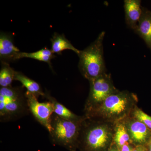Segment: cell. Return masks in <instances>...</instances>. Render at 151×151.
Instances as JSON below:
<instances>
[{"instance_id": "e0dca14e", "label": "cell", "mask_w": 151, "mask_h": 151, "mask_svg": "<svg viewBox=\"0 0 151 151\" xmlns=\"http://www.w3.org/2000/svg\"><path fill=\"white\" fill-rule=\"evenodd\" d=\"M1 63L0 70V86L1 87H10L13 81L14 80L15 70L10 67L9 63Z\"/></svg>"}, {"instance_id": "9a60e30c", "label": "cell", "mask_w": 151, "mask_h": 151, "mask_svg": "<svg viewBox=\"0 0 151 151\" xmlns=\"http://www.w3.org/2000/svg\"><path fill=\"white\" fill-rule=\"evenodd\" d=\"M55 57L51 49L48 48H42L40 50L32 52H21L19 53L17 60L22 58H29L43 61L48 63L51 66L52 60Z\"/></svg>"}, {"instance_id": "3957f363", "label": "cell", "mask_w": 151, "mask_h": 151, "mask_svg": "<svg viewBox=\"0 0 151 151\" xmlns=\"http://www.w3.org/2000/svg\"><path fill=\"white\" fill-rule=\"evenodd\" d=\"M105 32L100 33L97 39L78 55V68L84 78L89 81L106 73L104 55L103 41Z\"/></svg>"}, {"instance_id": "5b68a950", "label": "cell", "mask_w": 151, "mask_h": 151, "mask_svg": "<svg viewBox=\"0 0 151 151\" xmlns=\"http://www.w3.org/2000/svg\"><path fill=\"white\" fill-rule=\"evenodd\" d=\"M83 120L71 121L62 119L53 113L52 116L50 137L53 143L73 151L78 147Z\"/></svg>"}, {"instance_id": "7c38bea8", "label": "cell", "mask_w": 151, "mask_h": 151, "mask_svg": "<svg viewBox=\"0 0 151 151\" xmlns=\"http://www.w3.org/2000/svg\"><path fill=\"white\" fill-rule=\"evenodd\" d=\"M45 97H46L52 104L54 113L60 118L71 121H81L84 119V116H80L76 115L64 105L57 101L49 92H45Z\"/></svg>"}, {"instance_id": "30bf717a", "label": "cell", "mask_w": 151, "mask_h": 151, "mask_svg": "<svg viewBox=\"0 0 151 151\" xmlns=\"http://www.w3.org/2000/svg\"><path fill=\"white\" fill-rule=\"evenodd\" d=\"M140 0H125L124 8L126 21L128 26L134 30L137 28L142 15V9Z\"/></svg>"}, {"instance_id": "6da1fadb", "label": "cell", "mask_w": 151, "mask_h": 151, "mask_svg": "<svg viewBox=\"0 0 151 151\" xmlns=\"http://www.w3.org/2000/svg\"><path fill=\"white\" fill-rule=\"evenodd\" d=\"M138 100L134 93L127 90L119 91L107 97L100 105L85 112L84 116L88 119L115 124L131 115L137 106Z\"/></svg>"}, {"instance_id": "ba28073f", "label": "cell", "mask_w": 151, "mask_h": 151, "mask_svg": "<svg viewBox=\"0 0 151 151\" xmlns=\"http://www.w3.org/2000/svg\"><path fill=\"white\" fill-rule=\"evenodd\" d=\"M130 138L135 147L145 146L150 139L151 130L142 122L131 116L123 120Z\"/></svg>"}, {"instance_id": "ac0fdd59", "label": "cell", "mask_w": 151, "mask_h": 151, "mask_svg": "<svg viewBox=\"0 0 151 151\" xmlns=\"http://www.w3.org/2000/svg\"><path fill=\"white\" fill-rule=\"evenodd\" d=\"M130 116L142 122L151 130V116L146 114L137 106L134 108Z\"/></svg>"}, {"instance_id": "5bb4252c", "label": "cell", "mask_w": 151, "mask_h": 151, "mask_svg": "<svg viewBox=\"0 0 151 151\" xmlns=\"http://www.w3.org/2000/svg\"><path fill=\"white\" fill-rule=\"evenodd\" d=\"M14 80L19 81L26 88L27 92L33 94L37 98L40 96L45 97V93L42 91L40 85L22 72L15 71Z\"/></svg>"}, {"instance_id": "8fae6325", "label": "cell", "mask_w": 151, "mask_h": 151, "mask_svg": "<svg viewBox=\"0 0 151 151\" xmlns=\"http://www.w3.org/2000/svg\"><path fill=\"white\" fill-rule=\"evenodd\" d=\"M135 32L144 40L151 51V12L142 9V15Z\"/></svg>"}, {"instance_id": "4fadbf2b", "label": "cell", "mask_w": 151, "mask_h": 151, "mask_svg": "<svg viewBox=\"0 0 151 151\" xmlns=\"http://www.w3.org/2000/svg\"><path fill=\"white\" fill-rule=\"evenodd\" d=\"M52 44L51 50L54 54H62V52L66 50H72L77 55L80 50L73 46L63 34L55 32L50 39Z\"/></svg>"}, {"instance_id": "7a4b0ae2", "label": "cell", "mask_w": 151, "mask_h": 151, "mask_svg": "<svg viewBox=\"0 0 151 151\" xmlns=\"http://www.w3.org/2000/svg\"><path fill=\"white\" fill-rule=\"evenodd\" d=\"M115 124L85 117L78 147L84 151H107L113 142Z\"/></svg>"}, {"instance_id": "8992f818", "label": "cell", "mask_w": 151, "mask_h": 151, "mask_svg": "<svg viewBox=\"0 0 151 151\" xmlns=\"http://www.w3.org/2000/svg\"><path fill=\"white\" fill-rule=\"evenodd\" d=\"M89 82L90 90L84 106L85 112L100 105L110 95L119 91L114 86L110 74L105 73Z\"/></svg>"}, {"instance_id": "ffe728a7", "label": "cell", "mask_w": 151, "mask_h": 151, "mask_svg": "<svg viewBox=\"0 0 151 151\" xmlns=\"http://www.w3.org/2000/svg\"><path fill=\"white\" fill-rule=\"evenodd\" d=\"M107 151H120V150L116 146V144L113 142L112 145H111V146H110V147Z\"/></svg>"}, {"instance_id": "44dd1931", "label": "cell", "mask_w": 151, "mask_h": 151, "mask_svg": "<svg viewBox=\"0 0 151 151\" xmlns=\"http://www.w3.org/2000/svg\"><path fill=\"white\" fill-rule=\"evenodd\" d=\"M133 151H147L145 146H138L135 147Z\"/></svg>"}, {"instance_id": "7402d4cb", "label": "cell", "mask_w": 151, "mask_h": 151, "mask_svg": "<svg viewBox=\"0 0 151 151\" xmlns=\"http://www.w3.org/2000/svg\"><path fill=\"white\" fill-rule=\"evenodd\" d=\"M147 151H151V137L146 145Z\"/></svg>"}, {"instance_id": "277c9868", "label": "cell", "mask_w": 151, "mask_h": 151, "mask_svg": "<svg viewBox=\"0 0 151 151\" xmlns=\"http://www.w3.org/2000/svg\"><path fill=\"white\" fill-rule=\"evenodd\" d=\"M25 93L19 87L0 88V120L8 122L21 118L28 113Z\"/></svg>"}, {"instance_id": "d6986e66", "label": "cell", "mask_w": 151, "mask_h": 151, "mask_svg": "<svg viewBox=\"0 0 151 151\" xmlns=\"http://www.w3.org/2000/svg\"><path fill=\"white\" fill-rule=\"evenodd\" d=\"M135 147V146L131 143H127L121 148L120 151H133Z\"/></svg>"}, {"instance_id": "9c48e42d", "label": "cell", "mask_w": 151, "mask_h": 151, "mask_svg": "<svg viewBox=\"0 0 151 151\" xmlns=\"http://www.w3.org/2000/svg\"><path fill=\"white\" fill-rule=\"evenodd\" d=\"M21 52L15 45L13 36L9 33H0V59L1 62L9 63L17 60L18 55Z\"/></svg>"}, {"instance_id": "2e32d148", "label": "cell", "mask_w": 151, "mask_h": 151, "mask_svg": "<svg viewBox=\"0 0 151 151\" xmlns=\"http://www.w3.org/2000/svg\"><path fill=\"white\" fill-rule=\"evenodd\" d=\"M113 142L119 150L127 143L130 142V138L123 120L115 123Z\"/></svg>"}, {"instance_id": "52a82bcc", "label": "cell", "mask_w": 151, "mask_h": 151, "mask_svg": "<svg viewBox=\"0 0 151 151\" xmlns=\"http://www.w3.org/2000/svg\"><path fill=\"white\" fill-rule=\"evenodd\" d=\"M25 94L29 111L49 133L51 130L52 116L54 113L52 104L49 101L43 103L39 102L37 97L27 91Z\"/></svg>"}]
</instances>
